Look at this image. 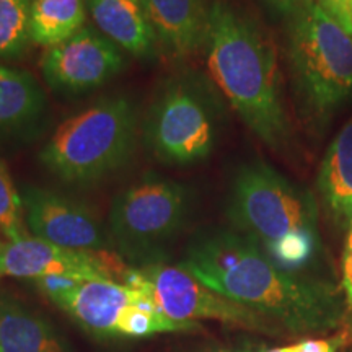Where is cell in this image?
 Returning <instances> with one entry per match:
<instances>
[{
  "mask_svg": "<svg viewBox=\"0 0 352 352\" xmlns=\"http://www.w3.org/2000/svg\"><path fill=\"white\" fill-rule=\"evenodd\" d=\"M182 266L215 292L292 333L327 331L342 316L334 290L284 271L256 241L230 228L196 233Z\"/></svg>",
  "mask_w": 352,
  "mask_h": 352,
  "instance_id": "6da1fadb",
  "label": "cell"
},
{
  "mask_svg": "<svg viewBox=\"0 0 352 352\" xmlns=\"http://www.w3.org/2000/svg\"><path fill=\"white\" fill-rule=\"evenodd\" d=\"M202 51L210 80L240 120L263 144L284 152L292 129L271 38L239 8L226 0H212Z\"/></svg>",
  "mask_w": 352,
  "mask_h": 352,
  "instance_id": "7a4b0ae2",
  "label": "cell"
},
{
  "mask_svg": "<svg viewBox=\"0 0 352 352\" xmlns=\"http://www.w3.org/2000/svg\"><path fill=\"white\" fill-rule=\"evenodd\" d=\"M227 214L236 232L261 246L284 271L308 266L320 248L314 196L264 160L235 171Z\"/></svg>",
  "mask_w": 352,
  "mask_h": 352,
  "instance_id": "3957f363",
  "label": "cell"
},
{
  "mask_svg": "<svg viewBox=\"0 0 352 352\" xmlns=\"http://www.w3.org/2000/svg\"><path fill=\"white\" fill-rule=\"evenodd\" d=\"M138 131L134 101L126 95L104 96L57 127L39 160L63 183L88 186L126 166Z\"/></svg>",
  "mask_w": 352,
  "mask_h": 352,
  "instance_id": "277c9868",
  "label": "cell"
},
{
  "mask_svg": "<svg viewBox=\"0 0 352 352\" xmlns=\"http://www.w3.org/2000/svg\"><path fill=\"white\" fill-rule=\"evenodd\" d=\"M287 63L302 116L323 127L352 95V36L314 0L287 21Z\"/></svg>",
  "mask_w": 352,
  "mask_h": 352,
  "instance_id": "5b68a950",
  "label": "cell"
},
{
  "mask_svg": "<svg viewBox=\"0 0 352 352\" xmlns=\"http://www.w3.org/2000/svg\"><path fill=\"white\" fill-rule=\"evenodd\" d=\"M220 103L208 78L176 72L158 87L142 122V139L162 164L191 166L214 152Z\"/></svg>",
  "mask_w": 352,
  "mask_h": 352,
  "instance_id": "8992f818",
  "label": "cell"
},
{
  "mask_svg": "<svg viewBox=\"0 0 352 352\" xmlns=\"http://www.w3.org/2000/svg\"><path fill=\"white\" fill-rule=\"evenodd\" d=\"M195 191L162 176H145L111 201L108 232L121 258L138 264L165 263L166 248L188 226Z\"/></svg>",
  "mask_w": 352,
  "mask_h": 352,
  "instance_id": "52a82bcc",
  "label": "cell"
},
{
  "mask_svg": "<svg viewBox=\"0 0 352 352\" xmlns=\"http://www.w3.org/2000/svg\"><path fill=\"white\" fill-rule=\"evenodd\" d=\"M121 283L151 294L160 310L171 320L184 323L215 320L254 333H277L274 321L215 292L184 270L182 264L170 266L158 263L127 267L122 272Z\"/></svg>",
  "mask_w": 352,
  "mask_h": 352,
  "instance_id": "ba28073f",
  "label": "cell"
},
{
  "mask_svg": "<svg viewBox=\"0 0 352 352\" xmlns=\"http://www.w3.org/2000/svg\"><path fill=\"white\" fill-rule=\"evenodd\" d=\"M43 78L59 95H85L124 69V54L103 33L85 26L59 46L43 52Z\"/></svg>",
  "mask_w": 352,
  "mask_h": 352,
  "instance_id": "9c48e42d",
  "label": "cell"
},
{
  "mask_svg": "<svg viewBox=\"0 0 352 352\" xmlns=\"http://www.w3.org/2000/svg\"><path fill=\"white\" fill-rule=\"evenodd\" d=\"M126 270L121 256L111 252L70 250L30 235L3 245L0 253V276L19 279L65 276L83 280H116Z\"/></svg>",
  "mask_w": 352,
  "mask_h": 352,
  "instance_id": "30bf717a",
  "label": "cell"
},
{
  "mask_svg": "<svg viewBox=\"0 0 352 352\" xmlns=\"http://www.w3.org/2000/svg\"><path fill=\"white\" fill-rule=\"evenodd\" d=\"M21 201L26 227L36 239L85 252L113 248L108 228L82 202L38 186H25Z\"/></svg>",
  "mask_w": 352,
  "mask_h": 352,
  "instance_id": "8fae6325",
  "label": "cell"
},
{
  "mask_svg": "<svg viewBox=\"0 0 352 352\" xmlns=\"http://www.w3.org/2000/svg\"><path fill=\"white\" fill-rule=\"evenodd\" d=\"M47 118L50 104L36 78L0 63V142H30L44 131Z\"/></svg>",
  "mask_w": 352,
  "mask_h": 352,
  "instance_id": "7c38bea8",
  "label": "cell"
},
{
  "mask_svg": "<svg viewBox=\"0 0 352 352\" xmlns=\"http://www.w3.org/2000/svg\"><path fill=\"white\" fill-rule=\"evenodd\" d=\"M140 290L113 279L80 280L51 300L96 336H116L122 310L134 303Z\"/></svg>",
  "mask_w": 352,
  "mask_h": 352,
  "instance_id": "4fadbf2b",
  "label": "cell"
},
{
  "mask_svg": "<svg viewBox=\"0 0 352 352\" xmlns=\"http://www.w3.org/2000/svg\"><path fill=\"white\" fill-rule=\"evenodd\" d=\"M158 51L175 60L202 50L208 30L209 0H144Z\"/></svg>",
  "mask_w": 352,
  "mask_h": 352,
  "instance_id": "5bb4252c",
  "label": "cell"
},
{
  "mask_svg": "<svg viewBox=\"0 0 352 352\" xmlns=\"http://www.w3.org/2000/svg\"><path fill=\"white\" fill-rule=\"evenodd\" d=\"M100 33L122 52L138 59H153L158 44L144 0H85Z\"/></svg>",
  "mask_w": 352,
  "mask_h": 352,
  "instance_id": "9a60e30c",
  "label": "cell"
},
{
  "mask_svg": "<svg viewBox=\"0 0 352 352\" xmlns=\"http://www.w3.org/2000/svg\"><path fill=\"white\" fill-rule=\"evenodd\" d=\"M0 352H76L50 320L15 297L0 296Z\"/></svg>",
  "mask_w": 352,
  "mask_h": 352,
  "instance_id": "2e32d148",
  "label": "cell"
},
{
  "mask_svg": "<svg viewBox=\"0 0 352 352\" xmlns=\"http://www.w3.org/2000/svg\"><path fill=\"white\" fill-rule=\"evenodd\" d=\"M316 188L324 208L336 222L352 217V118L329 144L321 160Z\"/></svg>",
  "mask_w": 352,
  "mask_h": 352,
  "instance_id": "e0dca14e",
  "label": "cell"
},
{
  "mask_svg": "<svg viewBox=\"0 0 352 352\" xmlns=\"http://www.w3.org/2000/svg\"><path fill=\"white\" fill-rule=\"evenodd\" d=\"M85 0H32L30 34L33 44L59 46L85 28Z\"/></svg>",
  "mask_w": 352,
  "mask_h": 352,
  "instance_id": "ac0fdd59",
  "label": "cell"
},
{
  "mask_svg": "<svg viewBox=\"0 0 352 352\" xmlns=\"http://www.w3.org/2000/svg\"><path fill=\"white\" fill-rule=\"evenodd\" d=\"M140 290L138 300L127 305L118 320L116 336L124 338H148L157 333H179L197 329L199 323H184L166 316L152 296Z\"/></svg>",
  "mask_w": 352,
  "mask_h": 352,
  "instance_id": "d6986e66",
  "label": "cell"
},
{
  "mask_svg": "<svg viewBox=\"0 0 352 352\" xmlns=\"http://www.w3.org/2000/svg\"><path fill=\"white\" fill-rule=\"evenodd\" d=\"M32 0H0V60L23 57L30 50Z\"/></svg>",
  "mask_w": 352,
  "mask_h": 352,
  "instance_id": "ffe728a7",
  "label": "cell"
},
{
  "mask_svg": "<svg viewBox=\"0 0 352 352\" xmlns=\"http://www.w3.org/2000/svg\"><path fill=\"white\" fill-rule=\"evenodd\" d=\"M23 201L13 183L6 164L0 160V232L7 240L15 241L26 236L23 227Z\"/></svg>",
  "mask_w": 352,
  "mask_h": 352,
  "instance_id": "44dd1931",
  "label": "cell"
},
{
  "mask_svg": "<svg viewBox=\"0 0 352 352\" xmlns=\"http://www.w3.org/2000/svg\"><path fill=\"white\" fill-rule=\"evenodd\" d=\"M316 2H318V6L323 8L336 23H340L352 36L351 0H316Z\"/></svg>",
  "mask_w": 352,
  "mask_h": 352,
  "instance_id": "7402d4cb",
  "label": "cell"
},
{
  "mask_svg": "<svg viewBox=\"0 0 352 352\" xmlns=\"http://www.w3.org/2000/svg\"><path fill=\"white\" fill-rule=\"evenodd\" d=\"M263 2L266 3L267 8L274 12L277 16L289 21L296 15H298L303 8L310 6L314 0H263Z\"/></svg>",
  "mask_w": 352,
  "mask_h": 352,
  "instance_id": "603a6c76",
  "label": "cell"
},
{
  "mask_svg": "<svg viewBox=\"0 0 352 352\" xmlns=\"http://www.w3.org/2000/svg\"><path fill=\"white\" fill-rule=\"evenodd\" d=\"M342 290H344L347 308H352V226L347 233L344 254H342Z\"/></svg>",
  "mask_w": 352,
  "mask_h": 352,
  "instance_id": "cb8c5ba5",
  "label": "cell"
},
{
  "mask_svg": "<svg viewBox=\"0 0 352 352\" xmlns=\"http://www.w3.org/2000/svg\"><path fill=\"white\" fill-rule=\"evenodd\" d=\"M284 352H338L334 340H303L284 347Z\"/></svg>",
  "mask_w": 352,
  "mask_h": 352,
  "instance_id": "d4e9b609",
  "label": "cell"
},
{
  "mask_svg": "<svg viewBox=\"0 0 352 352\" xmlns=\"http://www.w3.org/2000/svg\"><path fill=\"white\" fill-rule=\"evenodd\" d=\"M261 352H284V347H272V349H264Z\"/></svg>",
  "mask_w": 352,
  "mask_h": 352,
  "instance_id": "484cf974",
  "label": "cell"
},
{
  "mask_svg": "<svg viewBox=\"0 0 352 352\" xmlns=\"http://www.w3.org/2000/svg\"><path fill=\"white\" fill-rule=\"evenodd\" d=\"M212 352H250V351H228V349H217V351H212Z\"/></svg>",
  "mask_w": 352,
  "mask_h": 352,
  "instance_id": "4316f807",
  "label": "cell"
},
{
  "mask_svg": "<svg viewBox=\"0 0 352 352\" xmlns=\"http://www.w3.org/2000/svg\"><path fill=\"white\" fill-rule=\"evenodd\" d=\"M2 250H3V245H2V240H0V253H2Z\"/></svg>",
  "mask_w": 352,
  "mask_h": 352,
  "instance_id": "83f0119b",
  "label": "cell"
},
{
  "mask_svg": "<svg viewBox=\"0 0 352 352\" xmlns=\"http://www.w3.org/2000/svg\"><path fill=\"white\" fill-rule=\"evenodd\" d=\"M351 15H352V0H351Z\"/></svg>",
  "mask_w": 352,
  "mask_h": 352,
  "instance_id": "f1b7e54d",
  "label": "cell"
},
{
  "mask_svg": "<svg viewBox=\"0 0 352 352\" xmlns=\"http://www.w3.org/2000/svg\"><path fill=\"white\" fill-rule=\"evenodd\" d=\"M351 226H352V217H351Z\"/></svg>",
  "mask_w": 352,
  "mask_h": 352,
  "instance_id": "f546056e",
  "label": "cell"
}]
</instances>
